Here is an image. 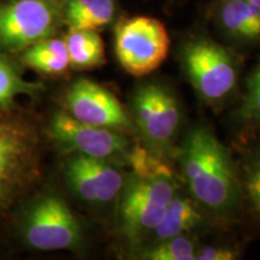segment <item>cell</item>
<instances>
[{
  "label": "cell",
  "instance_id": "15",
  "mask_svg": "<svg viewBox=\"0 0 260 260\" xmlns=\"http://www.w3.org/2000/svg\"><path fill=\"white\" fill-rule=\"evenodd\" d=\"M23 61L31 69L47 75H60L70 67L65 41L47 38L24 50Z\"/></svg>",
  "mask_w": 260,
  "mask_h": 260
},
{
  "label": "cell",
  "instance_id": "2",
  "mask_svg": "<svg viewBox=\"0 0 260 260\" xmlns=\"http://www.w3.org/2000/svg\"><path fill=\"white\" fill-rule=\"evenodd\" d=\"M177 191L174 176L133 177L119 194L117 226L126 241H146Z\"/></svg>",
  "mask_w": 260,
  "mask_h": 260
},
{
  "label": "cell",
  "instance_id": "1",
  "mask_svg": "<svg viewBox=\"0 0 260 260\" xmlns=\"http://www.w3.org/2000/svg\"><path fill=\"white\" fill-rule=\"evenodd\" d=\"M181 172L190 197L203 209L233 217L242 205L236 162L212 130L191 128L178 148Z\"/></svg>",
  "mask_w": 260,
  "mask_h": 260
},
{
  "label": "cell",
  "instance_id": "12",
  "mask_svg": "<svg viewBox=\"0 0 260 260\" xmlns=\"http://www.w3.org/2000/svg\"><path fill=\"white\" fill-rule=\"evenodd\" d=\"M203 207L191 197L176 194L168 204L162 218L147 239L151 242L169 237L188 235L204 222ZM146 239V240H147Z\"/></svg>",
  "mask_w": 260,
  "mask_h": 260
},
{
  "label": "cell",
  "instance_id": "13",
  "mask_svg": "<svg viewBox=\"0 0 260 260\" xmlns=\"http://www.w3.org/2000/svg\"><path fill=\"white\" fill-rule=\"evenodd\" d=\"M219 22L235 40L248 44L260 41V6L248 0H222Z\"/></svg>",
  "mask_w": 260,
  "mask_h": 260
},
{
  "label": "cell",
  "instance_id": "21",
  "mask_svg": "<svg viewBox=\"0 0 260 260\" xmlns=\"http://www.w3.org/2000/svg\"><path fill=\"white\" fill-rule=\"evenodd\" d=\"M237 115L245 124L260 126V61L247 80L246 93Z\"/></svg>",
  "mask_w": 260,
  "mask_h": 260
},
{
  "label": "cell",
  "instance_id": "18",
  "mask_svg": "<svg viewBox=\"0 0 260 260\" xmlns=\"http://www.w3.org/2000/svg\"><path fill=\"white\" fill-rule=\"evenodd\" d=\"M198 246L188 235H180L152 242L136 252V258L145 260H195Z\"/></svg>",
  "mask_w": 260,
  "mask_h": 260
},
{
  "label": "cell",
  "instance_id": "17",
  "mask_svg": "<svg viewBox=\"0 0 260 260\" xmlns=\"http://www.w3.org/2000/svg\"><path fill=\"white\" fill-rule=\"evenodd\" d=\"M242 205L260 224V146L249 149L236 162Z\"/></svg>",
  "mask_w": 260,
  "mask_h": 260
},
{
  "label": "cell",
  "instance_id": "4",
  "mask_svg": "<svg viewBox=\"0 0 260 260\" xmlns=\"http://www.w3.org/2000/svg\"><path fill=\"white\" fill-rule=\"evenodd\" d=\"M170 50V37L161 21L148 16L122 19L115 29V53L125 73L147 76L160 68Z\"/></svg>",
  "mask_w": 260,
  "mask_h": 260
},
{
  "label": "cell",
  "instance_id": "3",
  "mask_svg": "<svg viewBox=\"0 0 260 260\" xmlns=\"http://www.w3.org/2000/svg\"><path fill=\"white\" fill-rule=\"evenodd\" d=\"M182 65L195 93L216 107L235 93L239 63L226 48L209 39L189 42L182 51Z\"/></svg>",
  "mask_w": 260,
  "mask_h": 260
},
{
  "label": "cell",
  "instance_id": "8",
  "mask_svg": "<svg viewBox=\"0 0 260 260\" xmlns=\"http://www.w3.org/2000/svg\"><path fill=\"white\" fill-rule=\"evenodd\" d=\"M58 12L50 0H12L0 5V48L19 51L51 38Z\"/></svg>",
  "mask_w": 260,
  "mask_h": 260
},
{
  "label": "cell",
  "instance_id": "10",
  "mask_svg": "<svg viewBox=\"0 0 260 260\" xmlns=\"http://www.w3.org/2000/svg\"><path fill=\"white\" fill-rule=\"evenodd\" d=\"M70 190L81 200L106 205L119 197L125 178L118 165L111 161L73 154L64 169Z\"/></svg>",
  "mask_w": 260,
  "mask_h": 260
},
{
  "label": "cell",
  "instance_id": "9",
  "mask_svg": "<svg viewBox=\"0 0 260 260\" xmlns=\"http://www.w3.org/2000/svg\"><path fill=\"white\" fill-rule=\"evenodd\" d=\"M68 113L77 121L133 134L136 126L132 116L109 89L88 79H79L65 94Z\"/></svg>",
  "mask_w": 260,
  "mask_h": 260
},
{
  "label": "cell",
  "instance_id": "19",
  "mask_svg": "<svg viewBox=\"0 0 260 260\" xmlns=\"http://www.w3.org/2000/svg\"><path fill=\"white\" fill-rule=\"evenodd\" d=\"M126 165L133 169V175L136 177L174 176L170 165L159 157L158 152L140 144L133 145Z\"/></svg>",
  "mask_w": 260,
  "mask_h": 260
},
{
  "label": "cell",
  "instance_id": "5",
  "mask_svg": "<svg viewBox=\"0 0 260 260\" xmlns=\"http://www.w3.org/2000/svg\"><path fill=\"white\" fill-rule=\"evenodd\" d=\"M25 242L39 251H61L81 246L82 226L65 201L46 194L32 203L22 220Z\"/></svg>",
  "mask_w": 260,
  "mask_h": 260
},
{
  "label": "cell",
  "instance_id": "20",
  "mask_svg": "<svg viewBox=\"0 0 260 260\" xmlns=\"http://www.w3.org/2000/svg\"><path fill=\"white\" fill-rule=\"evenodd\" d=\"M40 86L28 82L18 70L4 58H0V106L12 103L17 96L38 92Z\"/></svg>",
  "mask_w": 260,
  "mask_h": 260
},
{
  "label": "cell",
  "instance_id": "14",
  "mask_svg": "<svg viewBox=\"0 0 260 260\" xmlns=\"http://www.w3.org/2000/svg\"><path fill=\"white\" fill-rule=\"evenodd\" d=\"M115 0H68L64 21L70 30H98L115 17Z\"/></svg>",
  "mask_w": 260,
  "mask_h": 260
},
{
  "label": "cell",
  "instance_id": "6",
  "mask_svg": "<svg viewBox=\"0 0 260 260\" xmlns=\"http://www.w3.org/2000/svg\"><path fill=\"white\" fill-rule=\"evenodd\" d=\"M50 133L60 149L71 154L103 159L117 165H126L130 149L134 145L126 134L84 124L68 112L54 113L50 123Z\"/></svg>",
  "mask_w": 260,
  "mask_h": 260
},
{
  "label": "cell",
  "instance_id": "16",
  "mask_svg": "<svg viewBox=\"0 0 260 260\" xmlns=\"http://www.w3.org/2000/svg\"><path fill=\"white\" fill-rule=\"evenodd\" d=\"M64 41L75 69H93L105 63L104 42L96 30H70Z\"/></svg>",
  "mask_w": 260,
  "mask_h": 260
},
{
  "label": "cell",
  "instance_id": "22",
  "mask_svg": "<svg viewBox=\"0 0 260 260\" xmlns=\"http://www.w3.org/2000/svg\"><path fill=\"white\" fill-rule=\"evenodd\" d=\"M239 253L228 246H206L198 249L195 260H234Z\"/></svg>",
  "mask_w": 260,
  "mask_h": 260
},
{
  "label": "cell",
  "instance_id": "11",
  "mask_svg": "<svg viewBox=\"0 0 260 260\" xmlns=\"http://www.w3.org/2000/svg\"><path fill=\"white\" fill-rule=\"evenodd\" d=\"M152 118L144 138L155 152L172 144L182 123L181 107L176 96L167 87L152 83Z\"/></svg>",
  "mask_w": 260,
  "mask_h": 260
},
{
  "label": "cell",
  "instance_id": "7",
  "mask_svg": "<svg viewBox=\"0 0 260 260\" xmlns=\"http://www.w3.org/2000/svg\"><path fill=\"white\" fill-rule=\"evenodd\" d=\"M37 139L27 125L0 121V212L37 171Z\"/></svg>",
  "mask_w": 260,
  "mask_h": 260
},
{
  "label": "cell",
  "instance_id": "23",
  "mask_svg": "<svg viewBox=\"0 0 260 260\" xmlns=\"http://www.w3.org/2000/svg\"><path fill=\"white\" fill-rule=\"evenodd\" d=\"M248 2L253 3V4H254V5H258V6H260V0H248Z\"/></svg>",
  "mask_w": 260,
  "mask_h": 260
},
{
  "label": "cell",
  "instance_id": "24",
  "mask_svg": "<svg viewBox=\"0 0 260 260\" xmlns=\"http://www.w3.org/2000/svg\"><path fill=\"white\" fill-rule=\"evenodd\" d=\"M50 2H54V0H50Z\"/></svg>",
  "mask_w": 260,
  "mask_h": 260
}]
</instances>
